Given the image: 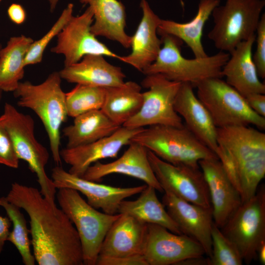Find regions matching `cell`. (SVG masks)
Instances as JSON below:
<instances>
[{
  "label": "cell",
  "instance_id": "ee69618b",
  "mask_svg": "<svg viewBox=\"0 0 265 265\" xmlns=\"http://www.w3.org/2000/svg\"><path fill=\"white\" fill-rule=\"evenodd\" d=\"M2 48V45L0 42V51ZM2 92L3 91L0 89V102L1 101V100L2 99Z\"/></svg>",
  "mask_w": 265,
  "mask_h": 265
},
{
  "label": "cell",
  "instance_id": "5bb4252c",
  "mask_svg": "<svg viewBox=\"0 0 265 265\" xmlns=\"http://www.w3.org/2000/svg\"><path fill=\"white\" fill-rule=\"evenodd\" d=\"M204 254L202 246L191 237L175 234L158 224L147 223L142 255L148 265H176L187 258Z\"/></svg>",
  "mask_w": 265,
  "mask_h": 265
},
{
  "label": "cell",
  "instance_id": "836d02e7",
  "mask_svg": "<svg viewBox=\"0 0 265 265\" xmlns=\"http://www.w3.org/2000/svg\"><path fill=\"white\" fill-rule=\"evenodd\" d=\"M73 3L68 4L49 31L40 39L32 42L25 58V67L42 61L43 53L49 44L58 35L73 16Z\"/></svg>",
  "mask_w": 265,
  "mask_h": 265
},
{
  "label": "cell",
  "instance_id": "9c48e42d",
  "mask_svg": "<svg viewBox=\"0 0 265 265\" xmlns=\"http://www.w3.org/2000/svg\"><path fill=\"white\" fill-rule=\"evenodd\" d=\"M1 117L18 158L26 161L29 169L36 174L42 194L52 203L55 204L56 188L45 170L49 154L35 137L34 120L30 115L21 112L7 103L4 105Z\"/></svg>",
  "mask_w": 265,
  "mask_h": 265
},
{
  "label": "cell",
  "instance_id": "6da1fadb",
  "mask_svg": "<svg viewBox=\"0 0 265 265\" xmlns=\"http://www.w3.org/2000/svg\"><path fill=\"white\" fill-rule=\"evenodd\" d=\"M5 198L29 216L31 244L38 265H83L78 232L55 203L50 202L38 189L18 183L12 184Z\"/></svg>",
  "mask_w": 265,
  "mask_h": 265
},
{
  "label": "cell",
  "instance_id": "277c9868",
  "mask_svg": "<svg viewBox=\"0 0 265 265\" xmlns=\"http://www.w3.org/2000/svg\"><path fill=\"white\" fill-rule=\"evenodd\" d=\"M162 47L156 59L142 72L145 75L159 74L167 79L194 86L205 80L222 77V68L230 54L219 51L211 56L187 59L181 53L183 41L171 35L161 36Z\"/></svg>",
  "mask_w": 265,
  "mask_h": 265
},
{
  "label": "cell",
  "instance_id": "f1b7e54d",
  "mask_svg": "<svg viewBox=\"0 0 265 265\" xmlns=\"http://www.w3.org/2000/svg\"><path fill=\"white\" fill-rule=\"evenodd\" d=\"M140 193L135 200L122 201L118 213L128 214L146 223L158 224L175 234H183L159 201L154 187L147 185Z\"/></svg>",
  "mask_w": 265,
  "mask_h": 265
},
{
  "label": "cell",
  "instance_id": "4fadbf2b",
  "mask_svg": "<svg viewBox=\"0 0 265 265\" xmlns=\"http://www.w3.org/2000/svg\"><path fill=\"white\" fill-rule=\"evenodd\" d=\"M93 21V12L88 6L80 15L73 16L56 36V44L51 51L64 56V66L75 64L88 54L119 59L120 56L112 52L92 33Z\"/></svg>",
  "mask_w": 265,
  "mask_h": 265
},
{
  "label": "cell",
  "instance_id": "44dd1931",
  "mask_svg": "<svg viewBox=\"0 0 265 265\" xmlns=\"http://www.w3.org/2000/svg\"><path fill=\"white\" fill-rule=\"evenodd\" d=\"M147 233V223L120 213L105 236L98 257L142 254Z\"/></svg>",
  "mask_w": 265,
  "mask_h": 265
},
{
  "label": "cell",
  "instance_id": "7bdbcfd3",
  "mask_svg": "<svg viewBox=\"0 0 265 265\" xmlns=\"http://www.w3.org/2000/svg\"><path fill=\"white\" fill-rule=\"evenodd\" d=\"M50 5V10L53 11L55 9L59 0H48Z\"/></svg>",
  "mask_w": 265,
  "mask_h": 265
},
{
  "label": "cell",
  "instance_id": "d6a6232c",
  "mask_svg": "<svg viewBox=\"0 0 265 265\" xmlns=\"http://www.w3.org/2000/svg\"><path fill=\"white\" fill-rule=\"evenodd\" d=\"M212 253L210 265H241L242 257L236 246L213 222L211 229Z\"/></svg>",
  "mask_w": 265,
  "mask_h": 265
},
{
  "label": "cell",
  "instance_id": "52a82bcc",
  "mask_svg": "<svg viewBox=\"0 0 265 265\" xmlns=\"http://www.w3.org/2000/svg\"><path fill=\"white\" fill-rule=\"evenodd\" d=\"M194 87L217 128L252 125L265 130V117L252 110L245 98L221 78L205 80Z\"/></svg>",
  "mask_w": 265,
  "mask_h": 265
},
{
  "label": "cell",
  "instance_id": "60d3db41",
  "mask_svg": "<svg viewBox=\"0 0 265 265\" xmlns=\"http://www.w3.org/2000/svg\"><path fill=\"white\" fill-rule=\"evenodd\" d=\"M176 265H210V258L203 256L187 258L180 261Z\"/></svg>",
  "mask_w": 265,
  "mask_h": 265
},
{
  "label": "cell",
  "instance_id": "1f68e13d",
  "mask_svg": "<svg viewBox=\"0 0 265 265\" xmlns=\"http://www.w3.org/2000/svg\"><path fill=\"white\" fill-rule=\"evenodd\" d=\"M105 94V87L77 84L65 93L68 116L75 118L89 111L101 109Z\"/></svg>",
  "mask_w": 265,
  "mask_h": 265
},
{
  "label": "cell",
  "instance_id": "74e56055",
  "mask_svg": "<svg viewBox=\"0 0 265 265\" xmlns=\"http://www.w3.org/2000/svg\"><path fill=\"white\" fill-rule=\"evenodd\" d=\"M250 108L258 115L265 117V94L253 93L244 97Z\"/></svg>",
  "mask_w": 265,
  "mask_h": 265
},
{
  "label": "cell",
  "instance_id": "603a6c76",
  "mask_svg": "<svg viewBox=\"0 0 265 265\" xmlns=\"http://www.w3.org/2000/svg\"><path fill=\"white\" fill-rule=\"evenodd\" d=\"M140 6L143 16L131 36L132 52L128 55L120 56L119 59L142 72L156 60L162 43L157 36L161 19L154 12L146 0H141Z\"/></svg>",
  "mask_w": 265,
  "mask_h": 265
},
{
  "label": "cell",
  "instance_id": "7402d4cb",
  "mask_svg": "<svg viewBox=\"0 0 265 265\" xmlns=\"http://www.w3.org/2000/svg\"><path fill=\"white\" fill-rule=\"evenodd\" d=\"M256 34L239 44L230 53L222 68L225 81L244 97L253 93L265 94V84L260 80L252 59Z\"/></svg>",
  "mask_w": 265,
  "mask_h": 265
},
{
  "label": "cell",
  "instance_id": "d6986e66",
  "mask_svg": "<svg viewBox=\"0 0 265 265\" xmlns=\"http://www.w3.org/2000/svg\"><path fill=\"white\" fill-rule=\"evenodd\" d=\"M198 164L209 189L213 222L220 229L241 204L240 194L218 159H202Z\"/></svg>",
  "mask_w": 265,
  "mask_h": 265
},
{
  "label": "cell",
  "instance_id": "4dcf8cb0",
  "mask_svg": "<svg viewBox=\"0 0 265 265\" xmlns=\"http://www.w3.org/2000/svg\"><path fill=\"white\" fill-rule=\"evenodd\" d=\"M0 206L6 211L13 224V229L9 233L7 240L11 242L19 251L25 265H35V259L30 250L31 241L28 238L30 230L20 208L8 202L5 197L0 198Z\"/></svg>",
  "mask_w": 265,
  "mask_h": 265
},
{
  "label": "cell",
  "instance_id": "ac0fdd59",
  "mask_svg": "<svg viewBox=\"0 0 265 265\" xmlns=\"http://www.w3.org/2000/svg\"><path fill=\"white\" fill-rule=\"evenodd\" d=\"M112 174H120L137 179L156 190L163 192L151 166L148 149L138 143L131 142L123 155L112 162L103 163L99 161L94 163L88 168L82 178L97 182Z\"/></svg>",
  "mask_w": 265,
  "mask_h": 265
},
{
  "label": "cell",
  "instance_id": "3957f363",
  "mask_svg": "<svg viewBox=\"0 0 265 265\" xmlns=\"http://www.w3.org/2000/svg\"><path fill=\"white\" fill-rule=\"evenodd\" d=\"M217 142L225 146L237 167L242 203L256 193L265 175V133L249 126L217 128Z\"/></svg>",
  "mask_w": 265,
  "mask_h": 265
},
{
  "label": "cell",
  "instance_id": "8fae6325",
  "mask_svg": "<svg viewBox=\"0 0 265 265\" xmlns=\"http://www.w3.org/2000/svg\"><path fill=\"white\" fill-rule=\"evenodd\" d=\"M142 85L143 103L138 113L122 126L140 128L154 125L182 127L183 119L174 108L181 82L170 80L159 74L146 75Z\"/></svg>",
  "mask_w": 265,
  "mask_h": 265
},
{
  "label": "cell",
  "instance_id": "30bf717a",
  "mask_svg": "<svg viewBox=\"0 0 265 265\" xmlns=\"http://www.w3.org/2000/svg\"><path fill=\"white\" fill-rule=\"evenodd\" d=\"M238 249L247 265L257 259V252L265 241V186L243 202L220 229Z\"/></svg>",
  "mask_w": 265,
  "mask_h": 265
},
{
  "label": "cell",
  "instance_id": "d590c367",
  "mask_svg": "<svg viewBox=\"0 0 265 265\" xmlns=\"http://www.w3.org/2000/svg\"><path fill=\"white\" fill-rule=\"evenodd\" d=\"M256 50L252 59L260 78H265V14L261 15L256 32Z\"/></svg>",
  "mask_w": 265,
  "mask_h": 265
},
{
  "label": "cell",
  "instance_id": "8992f818",
  "mask_svg": "<svg viewBox=\"0 0 265 265\" xmlns=\"http://www.w3.org/2000/svg\"><path fill=\"white\" fill-rule=\"evenodd\" d=\"M60 209L75 226L81 244L83 265H96L103 240L120 213L109 214L90 205L77 190L61 188L57 193Z\"/></svg>",
  "mask_w": 265,
  "mask_h": 265
},
{
  "label": "cell",
  "instance_id": "7a4b0ae2",
  "mask_svg": "<svg viewBox=\"0 0 265 265\" xmlns=\"http://www.w3.org/2000/svg\"><path fill=\"white\" fill-rule=\"evenodd\" d=\"M59 72H53L38 84L20 81L13 92L19 106L30 109L42 121L47 133L54 162L61 163L60 129L68 116L65 93Z\"/></svg>",
  "mask_w": 265,
  "mask_h": 265
},
{
  "label": "cell",
  "instance_id": "cb8c5ba5",
  "mask_svg": "<svg viewBox=\"0 0 265 265\" xmlns=\"http://www.w3.org/2000/svg\"><path fill=\"white\" fill-rule=\"evenodd\" d=\"M59 73L62 79L70 83L102 87L121 85L126 78L120 67L98 54L85 55L80 61L64 66Z\"/></svg>",
  "mask_w": 265,
  "mask_h": 265
},
{
  "label": "cell",
  "instance_id": "e575fe53",
  "mask_svg": "<svg viewBox=\"0 0 265 265\" xmlns=\"http://www.w3.org/2000/svg\"><path fill=\"white\" fill-rule=\"evenodd\" d=\"M19 160L10 134L0 116V164L18 168Z\"/></svg>",
  "mask_w": 265,
  "mask_h": 265
},
{
  "label": "cell",
  "instance_id": "e0dca14e",
  "mask_svg": "<svg viewBox=\"0 0 265 265\" xmlns=\"http://www.w3.org/2000/svg\"><path fill=\"white\" fill-rule=\"evenodd\" d=\"M162 203L183 234L198 241L209 258L212 253L211 229L213 222L212 208L183 200L164 189Z\"/></svg>",
  "mask_w": 265,
  "mask_h": 265
},
{
  "label": "cell",
  "instance_id": "484cf974",
  "mask_svg": "<svg viewBox=\"0 0 265 265\" xmlns=\"http://www.w3.org/2000/svg\"><path fill=\"white\" fill-rule=\"evenodd\" d=\"M220 0H200L195 16L188 22L180 23L161 19L157 33L160 36L168 34L184 42L191 49L195 57L208 56L202 43L203 30L212 13L220 4Z\"/></svg>",
  "mask_w": 265,
  "mask_h": 265
},
{
  "label": "cell",
  "instance_id": "f6af8a7d",
  "mask_svg": "<svg viewBox=\"0 0 265 265\" xmlns=\"http://www.w3.org/2000/svg\"><path fill=\"white\" fill-rule=\"evenodd\" d=\"M1 0H0V2Z\"/></svg>",
  "mask_w": 265,
  "mask_h": 265
},
{
  "label": "cell",
  "instance_id": "b9f144b4",
  "mask_svg": "<svg viewBox=\"0 0 265 265\" xmlns=\"http://www.w3.org/2000/svg\"><path fill=\"white\" fill-rule=\"evenodd\" d=\"M257 259L260 263L264 265L265 264V241H263L260 245L257 252Z\"/></svg>",
  "mask_w": 265,
  "mask_h": 265
},
{
  "label": "cell",
  "instance_id": "5b68a950",
  "mask_svg": "<svg viewBox=\"0 0 265 265\" xmlns=\"http://www.w3.org/2000/svg\"><path fill=\"white\" fill-rule=\"evenodd\" d=\"M131 142L142 145L161 159L174 165L198 166L201 160L218 159L185 125L151 126L136 134Z\"/></svg>",
  "mask_w": 265,
  "mask_h": 265
},
{
  "label": "cell",
  "instance_id": "7c38bea8",
  "mask_svg": "<svg viewBox=\"0 0 265 265\" xmlns=\"http://www.w3.org/2000/svg\"><path fill=\"white\" fill-rule=\"evenodd\" d=\"M154 173L163 190L190 203L212 208L208 186L199 165H174L148 150Z\"/></svg>",
  "mask_w": 265,
  "mask_h": 265
},
{
  "label": "cell",
  "instance_id": "4316f807",
  "mask_svg": "<svg viewBox=\"0 0 265 265\" xmlns=\"http://www.w3.org/2000/svg\"><path fill=\"white\" fill-rule=\"evenodd\" d=\"M120 127L101 109L85 112L74 118L73 123L62 130L67 148L85 145L110 135Z\"/></svg>",
  "mask_w": 265,
  "mask_h": 265
},
{
  "label": "cell",
  "instance_id": "ba28073f",
  "mask_svg": "<svg viewBox=\"0 0 265 265\" xmlns=\"http://www.w3.org/2000/svg\"><path fill=\"white\" fill-rule=\"evenodd\" d=\"M265 6V0H226L212 11L214 25L208 37L220 51L230 53L256 34Z\"/></svg>",
  "mask_w": 265,
  "mask_h": 265
},
{
  "label": "cell",
  "instance_id": "83f0119b",
  "mask_svg": "<svg viewBox=\"0 0 265 265\" xmlns=\"http://www.w3.org/2000/svg\"><path fill=\"white\" fill-rule=\"evenodd\" d=\"M106 88L101 109L114 123L122 126L139 111L143 103L141 87L133 81L118 86Z\"/></svg>",
  "mask_w": 265,
  "mask_h": 265
},
{
  "label": "cell",
  "instance_id": "d4e9b609",
  "mask_svg": "<svg viewBox=\"0 0 265 265\" xmlns=\"http://www.w3.org/2000/svg\"><path fill=\"white\" fill-rule=\"evenodd\" d=\"M88 4L92 10L94 22L91 26L92 33L120 43L125 48L131 45L132 37L125 31V8L118 0H79Z\"/></svg>",
  "mask_w": 265,
  "mask_h": 265
},
{
  "label": "cell",
  "instance_id": "2e32d148",
  "mask_svg": "<svg viewBox=\"0 0 265 265\" xmlns=\"http://www.w3.org/2000/svg\"><path fill=\"white\" fill-rule=\"evenodd\" d=\"M144 128L120 127L112 134L93 142L60 151L61 159L70 166L69 172L82 177L88 168L100 160L116 158L124 146Z\"/></svg>",
  "mask_w": 265,
  "mask_h": 265
},
{
  "label": "cell",
  "instance_id": "8d00e7d4",
  "mask_svg": "<svg viewBox=\"0 0 265 265\" xmlns=\"http://www.w3.org/2000/svg\"><path fill=\"white\" fill-rule=\"evenodd\" d=\"M96 265H148L142 254L116 257H98Z\"/></svg>",
  "mask_w": 265,
  "mask_h": 265
},
{
  "label": "cell",
  "instance_id": "9a60e30c",
  "mask_svg": "<svg viewBox=\"0 0 265 265\" xmlns=\"http://www.w3.org/2000/svg\"><path fill=\"white\" fill-rule=\"evenodd\" d=\"M51 177L56 188L75 189L86 197L92 207L109 214L118 213L122 201L140 193L147 186L120 187L99 184L72 174L58 165L53 168Z\"/></svg>",
  "mask_w": 265,
  "mask_h": 265
},
{
  "label": "cell",
  "instance_id": "ffe728a7",
  "mask_svg": "<svg viewBox=\"0 0 265 265\" xmlns=\"http://www.w3.org/2000/svg\"><path fill=\"white\" fill-rule=\"evenodd\" d=\"M193 88L189 83H182L175 98V110L185 120L186 127L215 153L218 147L217 128Z\"/></svg>",
  "mask_w": 265,
  "mask_h": 265
},
{
  "label": "cell",
  "instance_id": "f35d334b",
  "mask_svg": "<svg viewBox=\"0 0 265 265\" xmlns=\"http://www.w3.org/2000/svg\"><path fill=\"white\" fill-rule=\"evenodd\" d=\"M7 14L10 20L17 25L23 24L26 19V12L20 4L12 3L7 9Z\"/></svg>",
  "mask_w": 265,
  "mask_h": 265
},
{
  "label": "cell",
  "instance_id": "f546056e",
  "mask_svg": "<svg viewBox=\"0 0 265 265\" xmlns=\"http://www.w3.org/2000/svg\"><path fill=\"white\" fill-rule=\"evenodd\" d=\"M34 40L24 35L9 38L0 51V89L14 92L24 76V60Z\"/></svg>",
  "mask_w": 265,
  "mask_h": 265
},
{
  "label": "cell",
  "instance_id": "ab89813d",
  "mask_svg": "<svg viewBox=\"0 0 265 265\" xmlns=\"http://www.w3.org/2000/svg\"><path fill=\"white\" fill-rule=\"evenodd\" d=\"M11 223L8 217H2L0 215V253L3 250L5 241L7 240Z\"/></svg>",
  "mask_w": 265,
  "mask_h": 265
}]
</instances>
